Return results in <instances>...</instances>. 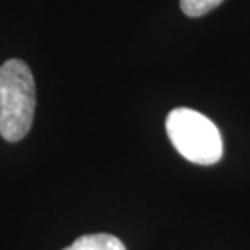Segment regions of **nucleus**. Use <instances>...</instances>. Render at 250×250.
<instances>
[{"label": "nucleus", "mask_w": 250, "mask_h": 250, "mask_svg": "<svg viewBox=\"0 0 250 250\" xmlns=\"http://www.w3.org/2000/svg\"><path fill=\"white\" fill-rule=\"evenodd\" d=\"M36 86L31 70L20 59L0 65V135L7 142H20L33 125Z\"/></svg>", "instance_id": "1"}, {"label": "nucleus", "mask_w": 250, "mask_h": 250, "mask_svg": "<svg viewBox=\"0 0 250 250\" xmlns=\"http://www.w3.org/2000/svg\"><path fill=\"white\" fill-rule=\"evenodd\" d=\"M166 130L174 148L190 163L209 166L223 156V140L218 127L193 109L179 107L169 112Z\"/></svg>", "instance_id": "2"}, {"label": "nucleus", "mask_w": 250, "mask_h": 250, "mask_svg": "<svg viewBox=\"0 0 250 250\" xmlns=\"http://www.w3.org/2000/svg\"><path fill=\"white\" fill-rule=\"evenodd\" d=\"M62 250H125L121 239L112 234H86Z\"/></svg>", "instance_id": "3"}, {"label": "nucleus", "mask_w": 250, "mask_h": 250, "mask_svg": "<svg viewBox=\"0 0 250 250\" xmlns=\"http://www.w3.org/2000/svg\"><path fill=\"white\" fill-rule=\"evenodd\" d=\"M224 0H181V8L187 17L197 18L209 13Z\"/></svg>", "instance_id": "4"}]
</instances>
